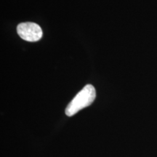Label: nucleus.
Segmentation results:
<instances>
[{
    "label": "nucleus",
    "mask_w": 157,
    "mask_h": 157,
    "mask_svg": "<svg viewBox=\"0 0 157 157\" xmlns=\"http://www.w3.org/2000/svg\"><path fill=\"white\" fill-rule=\"evenodd\" d=\"M96 97L95 87L91 84H87L76 95L68 104L66 109V114L72 117L80 110L90 106Z\"/></svg>",
    "instance_id": "f257e3e1"
},
{
    "label": "nucleus",
    "mask_w": 157,
    "mask_h": 157,
    "mask_svg": "<svg viewBox=\"0 0 157 157\" xmlns=\"http://www.w3.org/2000/svg\"><path fill=\"white\" fill-rule=\"evenodd\" d=\"M17 32L21 39L28 42H36L42 37V30L38 24L31 22L22 23L17 27Z\"/></svg>",
    "instance_id": "f03ea898"
}]
</instances>
